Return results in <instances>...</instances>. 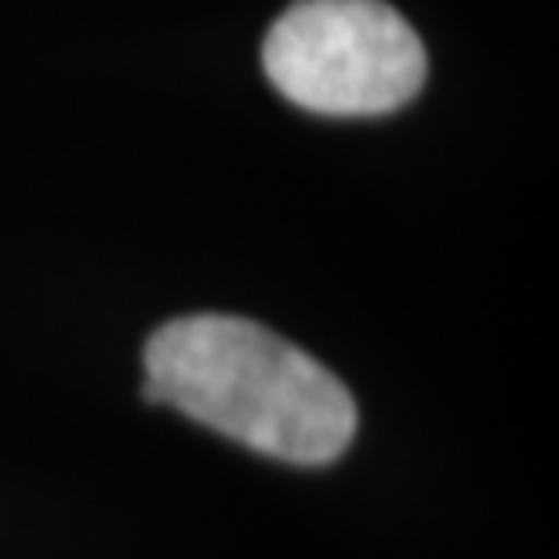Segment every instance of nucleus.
<instances>
[{
  "label": "nucleus",
  "instance_id": "nucleus-1",
  "mask_svg": "<svg viewBox=\"0 0 559 559\" xmlns=\"http://www.w3.org/2000/svg\"><path fill=\"white\" fill-rule=\"evenodd\" d=\"M142 393L290 465H328L356 436L338 374L262 323L222 312L178 317L145 342Z\"/></svg>",
  "mask_w": 559,
  "mask_h": 559
},
{
  "label": "nucleus",
  "instance_id": "nucleus-2",
  "mask_svg": "<svg viewBox=\"0 0 559 559\" xmlns=\"http://www.w3.org/2000/svg\"><path fill=\"white\" fill-rule=\"evenodd\" d=\"M273 87L323 117H382L425 84V48L385 0H298L262 44Z\"/></svg>",
  "mask_w": 559,
  "mask_h": 559
}]
</instances>
